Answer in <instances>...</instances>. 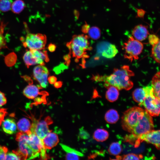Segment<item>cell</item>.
Returning a JSON list of instances; mask_svg holds the SVG:
<instances>
[{"label":"cell","mask_w":160,"mask_h":160,"mask_svg":"<svg viewBox=\"0 0 160 160\" xmlns=\"http://www.w3.org/2000/svg\"><path fill=\"white\" fill-rule=\"evenodd\" d=\"M2 128L4 132L9 134H12L16 132L17 126L15 120L7 118L3 121Z\"/></svg>","instance_id":"20"},{"label":"cell","mask_w":160,"mask_h":160,"mask_svg":"<svg viewBox=\"0 0 160 160\" xmlns=\"http://www.w3.org/2000/svg\"><path fill=\"white\" fill-rule=\"evenodd\" d=\"M7 151L8 149L7 147L0 145V160H5Z\"/></svg>","instance_id":"36"},{"label":"cell","mask_w":160,"mask_h":160,"mask_svg":"<svg viewBox=\"0 0 160 160\" xmlns=\"http://www.w3.org/2000/svg\"><path fill=\"white\" fill-rule=\"evenodd\" d=\"M60 145L65 152V158L67 160H79L83 156L82 153L73 148L62 143Z\"/></svg>","instance_id":"19"},{"label":"cell","mask_w":160,"mask_h":160,"mask_svg":"<svg viewBox=\"0 0 160 160\" xmlns=\"http://www.w3.org/2000/svg\"><path fill=\"white\" fill-rule=\"evenodd\" d=\"M6 24L0 20V51L2 49L7 48L6 41L4 36V32Z\"/></svg>","instance_id":"30"},{"label":"cell","mask_w":160,"mask_h":160,"mask_svg":"<svg viewBox=\"0 0 160 160\" xmlns=\"http://www.w3.org/2000/svg\"><path fill=\"white\" fill-rule=\"evenodd\" d=\"M54 84L55 88H58L62 87L63 85V82L61 81H56Z\"/></svg>","instance_id":"43"},{"label":"cell","mask_w":160,"mask_h":160,"mask_svg":"<svg viewBox=\"0 0 160 160\" xmlns=\"http://www.w3.org/2000/svg\"><path fill=\"white\" fill-rule=\"evenodd\" d=\"M104 87L107 89L105 94L107 100L111 102L116 101L119 97V90L115 86L106 83H104Z\"/></svg>","instance_id":"18"},{"label":"cell","mask_w":160,"mask_h":160,"mask_svg":"<svg viewBox=\"0 0 160 160\" xmlns=\"http://www.w3.org/2000/svg\"><path fill=\"white\" fill-rule=\"evenodd\" d=\"M138 140L141 143L143 141L151 143L155 146L158 150H160V129L153 130L140 136Z\"/></svg>","instance_id":"12"},{"label":"cell","mask_w":160,"mask_h":160,"mask_svg":"<svg viewBox=\"0 0 160 160\" xmlns=\"http://www.w3.org/2000/svg\"><path fill=\"white\" fill-rule=\"evenodd\" d=\"M12 4L10 0H0V10L3 12L9 11L11 9Z\"/></svg>","instance_id":"33"},{"label":"cell","mask_w":160,"mask_h":160,"mask_svg":"<svg viewBox=\"0 0 160 160\" xmlns=\"http://www.w3.org/2000/svg\"><path fill=\"white\" fill-rule=\"evenodd\" d=\"M151 85L154 96L160 99V72L157 73L153 77Z\"/></svg>","instance_id":"24"},{"label":"cell","mask_w":160,"mask_h":160,"mask_svg":"<svg viewBox=\"0 0 160 160\" xmlns=\"http://www.w3.org/2000/svg\"><path fill=\"white\" fill-rule=\"evenodd\" d=\"M132 34L135 39L142 41L147 38L149 33L147 26L140 24L134 27L132 31Z\"/></svg>","instance_id":"16"},{"label":"cell","mask_w":160,"mask_h":160,"mask_svg":"<svg viewBox=\"0 0 160 160\" xmlns=\"http://www.w3.org/2000/svg\"><path fill=\"white\" fill-rule=\"evenodd\" d=\"M145 11L142 9H137V16L140 17H143L145 14Z\"/></svg>","instance_id":"42"},{"label":"cell","mask_w":160,"mask_h":160,"mask_svg":"<svg viewBox=\"0 0 160 160\" xmlns=\"http://www.w3.org/2000/svg\"><path fill=\"white\" fill-rule=\"evenodd\" d=\"M42 88L39 85H36L29 84L24 89L23 93L27 98L33 99L36 98L39 95H47V92H40L39 89Z\"/></svg>","instance_id":"13"},{"label":"cell","mask_w":160,"mask_h":160,"mask_svg":"<svg viewBox=\"0 0 160 160\" xmlns=\"http://www.w3.org/2000/svg\"><path fill=\"white\" fill-rule=\"evenodd\" d=\"M57 78L54 76H51L48 78V81L51 84H54L57 81Z\"/></svg>","instance_id":"40"},{"label":"cell","mask_w":160,"mask_h":160,"mask_svg":"<svg viewBox=\"0 0 160 160\" xmlns=\"http://www.w3.org/2000/svg\"><path fill=\"white\" fill-rule=\"evenodd\" d=\"M89 39V36L87 35H74L70 42L87 51H89L92 49V48L90 46Z\"/></svg>","instance_id":"14"},{"label":"cell","mask_w":160,"mask_h":160,"mask_svg":"<svg viewBox=\"0 0 160 160\" xmlns=\"http://www.w3.org/2000/svg\"><path fill=\"white\" fill-rule=\"evenodd\" d=\"M145 110L140 107L134 106L125 111L121 119L123 129L131 133L133 128L142 117Z\"/></svg>","instance_id":"2"},{"label":"cell","mask_w":160,"mask_h":160,"mask_svg":"<svg viewBox=\"0 0 160 160\" xmlns=\"http://www.w3.org/2000/svg\"><path fill=\"white\" fill-rule=\"evenodd\" d=\"M5 160H21L20 158L15 153H7Z\"/></svg>","instance_id":"35"},{"label":"cell","mask_w":160,"mask_h":160,"mask_svg":"<svg viewBox=\"0 0 160 160\" xmlns=\"http://www.w3.org/2000/svg\"><path fill=\"white\" fill-rule=\"evenodd\" d=\"M143 157L142 155H137L133 153L128 154L122 156L117 155L116 156L117 159L122 160H140Z\"/></svg>","instance_id":"32"},{"label":"cell","mask_w":160,"mask_h":160,"mask_svg":"<svg viewBox=\"0 0 160 160\" xmlns=\"http://www.w3.org/2000/svg\"><path fill=\"white\" fill-rule=\"evenodd\" d=\"M23 58L24 62L28 68L32 65L39 64L38 60L32 49H30L26 51L24 54Z\"/></svg>","instance_id":"22"},{"label":"cell","mask_w":160,"mask_h":160,"mask_svg":"<svg viewBox=\"0 0 160 160\" xmlns=\"http://www.w3.org/2000/svg\"><path fill=\"white\" fill-rule=\"evenodd\" d=\"M33 76L39 83L42 88H46L48 85V76L49 74L47 68L44 65H39L35 67L33 69Z\"/></svg>","instance_id":"11"},{"label":"cell","mask_w":160,"mask_h":160,"mask_svg":"<svg viewBox=\"0 0 160 160\" xmlns=\"http://www.w3.org/2000/svg\"><path fill=\"white\" fill-rule=\"evenodd\" d=\"M20 39L24 47L32 50L44 49L47 42L45 35L30 32H28L25 37H21Z\"/></svg>","instance_id":"6"},{"label":"cell","mask_w":160,"mask_h":160,"mask_svg":"<svg viewBox=\"0 0 160 160\" xmlns=\"http://www.w3.org/2000/svg\"><path fill=\"white\" fill-rule=\"evenodd\" d=\"M89 25L86 23L81 27V31L84 33H87L90 28Z\"/></svg>","instance_id":"39"},{"label":"cell","mask_w":160,"mask_h":160,"mask_svg":"<svg viewBox=\"0 0 160 160\" xmlns=\"http://www.w3.org/2000/svg\"><path fill=\"white\" fill-rule=\"evenodd\" d=\"M109 137L108 132L104 129H98L94 132L93 138L98 142H103L107 139Z\"/></svg>","instance_id":"26"},{"label":"cell","mask_w":160,"mask_h":160,"mask_svg":"<svg viewBox=\"0 0 160 160\" xmlns=\"http://www.w3.org/2000/svg\"><path fill=\"white\" fill-rule=\"evenodd\" d=\"M25 7V4L22 0H15L12 4V12L16 14L20 13Z\"/></svg>","instance_id":"27"},{"label":"cell","mask_w":160,"mask_h":160,"mask_svg":"<svg viewBox=\"0 0 160 160\" xmlns=\"http://www.w3.org/2000/svg\"><path fill=\"white\" fill-rule=\"evenodd\" d=\"M124 50V56L131 62L137 59L143 48V44L135 39L132 36H129L123 46Z\"/></svg>","instance_id":"4"},{"label":"cell","mask_w":160,"mask_h":160,"mask_svg":"<svg viewBox=\"0 0 160 160\" xmlns=\"http://www.w3.org/2000/svg\"><path fill=\"white\" fill-rule=\"evenodd\" d=\"M80 137L83 139H86L89 137V135L88 132L83 128L81 129L79 132Z\"/></svg>","instance_id":"37"},{"label":"cell","mask_w":160,"mask_h":160,"mask_svg":"<svg viewBox=\"0 0 160 160\" xmlns=\"http://www.w3.org/2000/svg\"><path fill=\"white\" fill-rule=\"evenodd\" d=\"M29 135L27 134L19 132L16 136V140L18 142V148L12 152L16 153L21 160L31 159L39 156L35 153L29 145L27 141Z\"/></svg>","instance_id":"3"},{"label":"cell","mask_w":160,"mask_h":160,"mask_svg":"<svg viewBox=\"0 0 160 160\" xmlns=\"http://www.w3.org/2000/svg\"><path fill=\"white\" fill-rule=\"evenodd\" d=\"M134 75L129 66L124 65L120 68H114L112 74L109 76L96 75L93 79L96 81H103L115 86L119 90H128L133 87L131 77Z\"/></svg>","instance_id":"1"},{"label":"cell","mask_w":160,"mask_h":160,"mask_svg":"<svg viewBox=\"0 0 160 160\" xmlns=\"http://www.w3.org/2000/svg\"><path fill=\"white\" fill-rule=\"evenodd\" d=\"M7 100L4 93L0 91V107L5 104Z\"/></svg>","instance_id":"38"},{"label":"cell","mask_w":160,"mask_h":160,"mask_svg":"<svg viewBox=\"0 0 160 160\" xmlns=\"http://www.w3.org/2000/svg\"><path fill=\"white\" fill-rule=\"evenodd\" d=\"M122 151V148L120 143L119 142H114L110 145L108 149L109 153L111 155L117 156Z\"/></svg>","instance_id":"28"},{"label":"cell","mask_w":160,"mask_h":160,"mask_svg":"<svg viewBox=\"0 0 160 160\" xmlns=\"http://www.w3.org/2000/svg\"><path fill=\"white\" fill-rule=\"evenodd\" d=\"M151 56L156 62L160 63V38L158 42L152 46Z\"/></svg>","instance_id":"29"},{"label":"cell","mask_w":160,"mask_h":160,"mask_svg":"<svg viewBox=\"0 0 160 160\" xmlns=\"http://www.w3.org/2000/svg\"><path fill=\"white\" fill-rule=\"evenodd\" d=\"M17 128L20 132L29 135L31 133V124L29 120L26 118L20 119L17 122Z\"/></svg>","instance_id":"21"},{"label":"cell","mask_w":160,"mask_h":160,"mask_svg":"<svg viewBox=\"0 0 160 160\" xmlns=\"http://www.w3.org/2000/svg\"><path fill=\"white\" fill-rule=\"evenodd\" d=\"M148 39L149 44L153 46L158 42L159 38L155 34H151L148 36Z\"/></svg>","instance_id":"34"},{"label":"cell","mask_w":160,"mask_h":160,"mask_svg":"<svg viewBox=\"0 0 160 160\" xmlns=\"http://www.w3.org/2000/svg\"><path fill=\"white\" fill-rule=\"evenodd\" d=\"M97 51L98 53L107 58H113L118 52L114 45L106 41L99 43L97 45Z\"/></svg>","instance_id":"10"},{"label":"cell","mask_w":160,"mask_h":160,"mask_svg":"<svg viewBox=\"0 0 160 160\" xmlns=\"http://www.w3.org/2000/svg\"><path fill=\"white\" fill-rule=\"evenodd\" d=\"M66 46L69 49L70 53L73 57L76 58V62L78 61V59L81 58H83L84 60V59L89 57L87 55V50L70 41L67 44Z\"/></svg>","instance_id":"15"},{"label":"cell","mask_w":160,"mask_h":160,"mask_svg":"<svg viewBox=\"0 0 160 160\" xmlns=\"http://www.w3.org/2000/svg\"><path fill=\"white\" fill-rule=\"evenodd\" d=\"M46 149H50L57 145L59 142L57 135L52 132L49 133L42 140Z\"/></svg>","instance_id":"17"},{"label":"cell","mask_w":160,"mask_h":160,"mask_svg":"<svg viewBox=\"0 0 160 160\" xmlns=\"http://www.w3.org/2000/svg\"><path fill=\"white\" fill-rule=\"evenodd\" d=\"M147 95L145 88H139L135 89L133 92L132 96L133 100L139 103V105L142 103Z\"/></svg>","instance_id":"23"},{"label":"cell","mask_w":160,"mask_h":160,"mask_svg":"<svg viewBox=\"0 0 160 160\" xmlns=\"http://www.w3.org/2000/svg\"><path fill=\"white\" fill-rule=\"evenodd\" d=\"M146 96L140 105H143L149 114L156 116L160 115V99L155 97L151 86L145 87Z\"/></svg>","instance_id":"5"},{"label":"cell","mask_w":160,"mask_h":160,"mask_svg":"<svg viewBox=\"0 0 160 160\" xmlns=\"http://www.w3.org/2000/svg\"><path fill=\"white\" fill-rule=\"evenodd\" d=\"M153 129V121L151 116L145 110L142 117L133 128L131 134L138 140L140 136Z\"/></svg>","instance_id":"7"},{"label":"cell","mask_w":160,"mask_h":160,"mask_svg":"<svg viewBox=\"0 0 160 160\" xmlns=\"http://www.w3.org/2000/svg\"><path fill=\"white\" fill-rule=\"evenodd\" d=\"M119 119V115L117 111L113 109H111L106 112L105 119L108 123L113 124L116 123Z\"/></svg>","instance_id":"25"},{"label":"cell","mask_w":160,"mask_h":160,"mask_svg":"<svg viewBox=\"0 0 160 160\" xmlns=\"http://www.w3.org/2000/svg\"><path fill=\"white\" fill-rule=\"evenodd\" d=\"M28 135L27 142L33 151L39 156L40 155L42 159H48V157L42 140L35 133H32Z\"/></svg>","instance_id":"9"},{"label":"cell","mask_w":160,"mask_h":160,"mask_svg":"<svg viewBox=\"0 0 160 160\" xmlns=\"http://www.w3.org/2000/svg\"><path fill=\"white\" fill-rule=\"evenodd\" d=\"M87 33L89 37L95 40L98 39L100 37L101 34L100 29L96 26L90 28Z\"/></svg>","instance_id":"31"},{"label":"cell","mask_w":160,"mask_h":160,"mask_svg":"<svg viewBox=\"0 0 160 160\" xmlns=\"http://www.w3.org/2000/svg\"><path fill=\"white\" fill-rule=\"evenodd\" d=\"M56 48V46L55 44L51 43L48 46V49L51 52H54Z\"/></svg>","instance_id":"41"},{"label":"cell","mask_w":160,"mask_h":160,"mask_svg":"<svg viewBox=\"0 0 160 160\" xmlns=\"http://www.w3.org/2000/svg\"><path fill=\"white\" fill-rule=\"evenodd\" d=\"M31 131L35 133L42 140L49 133L52 132L49 126L52 124L53 121L50 116H47L40 121L32 119Z\"/></svg>","instance_id":"8"}]
</instances>
